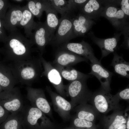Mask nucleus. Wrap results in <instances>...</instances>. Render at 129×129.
I'll return each mask as SVG.
<instances>
[{"label":"nucleus","instance_id":"nucleus-1","mask_svg":"<svg viewBox=\"0 0 129 129\" xmlns=\"http://www.w3.org/2000/svg\"><path fill=\"white\" fill-rule=\"evenodd\" d=\"M5 43L4 51L6 57L11 62L30 59L34 57L32 52L37 51L34 45L17 30L10 33Z\"/></svg>","mask_w":129,"mask_h":129},{"label":"nucleus","instance_id":"nucleus-2","mask_svg":"<svg viewBox=\"0 0 129 129\" xmlns=\"http://www.w3.org/2000/svg\"><path fill=\"white\" fill-rule=\"evenodd\" d=\"M11 62L9 66L18 83L30 86L41 77L43 69L39 55L38 57Z\"/></svg>","mask_w":129,"mask_h":129},{"label":"nucleus","instance_id":"nucleus-3","mask_svg":"<svg viewBox=\"0 0 129 129\" xmlns=\"http://www.w3.org/2000/svg\"><path fill=\"white\" fill-rule=\"evenodd\" d=\"M23 129H48L51 122L46 115L31 105H25L20 112Z\"/></svg>","mask_w":129,"mask_h":129},{"label":"nucleus","instance_id":"nucleus-4","mask_svg":"<svg viewBox=\"0 0 129 129\" xmlns=\"http://www.w3.org/2000/svg\"><path fill=\"white\" fill-rule=\"evenodd\" d=\"M120 100L110 91L102 88L93 93L90 102L99 114H105L112 111L121 110Z\"/></svg>","mask_w":129,"mask_h":129},{"label":"nucleus","instance_id":"nucleus-5","mask_svg":"<svg viewBox=\"0 0 129 129\" xmlns=\"http://www.w3.org/2000/svg\"><path fill=\"white\" fill-rule=\"evenodd\" d=\"M87 77L70 82L64 85L67 96L71 99L70 102L74 108L78 104L86 103L90 102L93 93L88 88L86 81Z\"/></svg>","mask_w":129,"mask_h":129},{"label":"nucleus","instance_id":"nucleus-6","mask_svg":"<svg viewBox=\"0 0 129 129\" xmlns=\"http://www.w3.org/2000/svg\"><path fill=\"white\" fill-rule=\"evenodd\" d=\"M72 15L68 12L59 19L56 33L50 43L53 46L57 48L75 38L73 31Z\"/></svg>","mask_w":129,"mask_h":129},{"label":"nucleus","instance_id":"nucleus-7","mask_svg":"<svg viewBox=\"0 0 129 129\" xmlns=\"http://www.w3.org/2000/svg\"><path fill=\"white\" fill-rule=\"evenodd\" d=\"M105 1L101 16L106 18L117 30L121 32L129 26L128 19L120 8L108 1Z\"/></svg>","mask_w":129,"mask_h":129},{"label":"nucleus","instance_id":"nucleus-8","mask_svg":"<svg viewBox=\"0 0 129 129\" xmlns=\"http://www.w3.org/2000/svg\"><path fill=\"white\" fill-rule=\"evenodd\" d=\"M0 104L11 113L20 112L24 106L19 88L14 87L2 91L0 94Z\"/></svg>","mask_w":129,"mask_h":129},{"label":"nucleus","instance_id":"nucleus-9","mask_svg":"<svg viewBox=\"0 0 129 129\" xmlns=\"http://www.w3.org/2000/svg\"><path fill=\"white\" fill-rule=\"evenodd\" d=\"M39 55L43 69L41 77L45 76L59 94L63 97H66L67 96L65 90L64 85L60 73L51 62L46 61L40 54Z\"/></svg>","mask_w":129,"mask_h":129},{"label":"nucleus","instance_id":"nucleus-10","mask_svg":"<svg viewBox=\"0 0 129 129\" xmlns=\"http://www.w3.org/2000/svg\"><path fill=\"white\" fill-rule=\"evenodd\" d=\"M26 89L27 98L30 101L31 105L39 109L46 115L53 118L51 106L46 98L43 90L30 86L27 87Z\"/></svg>","mask_w":129,"mask_h":129},{"label":"nucleus","instance_id":"nucleus-11","mask_svg":"<svg viewBox=\"0 0 129 129\" xmlns=\"http://www.w3.org/2000/svg\"><path fill=\"white\" fill-rule=\"evenodd\" d=\"M34 30L29 40L33 45L37 46V49L42 55L45 51L46 46L50 43L53 36L45 21L44 22H37Z\"/></svg>","mask_w":129,"mask_h":129},{"label":"nucleus","instance_id":"nucleus-12","mask_svg":"<svg viewBox=\"0 0 129 129\" xmlns=\"http://www.w3.org/2000/svg\"><path fill=\"white\" fill-rule=\"evenodd\" d=\"M88 60L72 52L59 48H57L55 58L52 62L53 65L63 67H71L82 61Z\"/></svg>","mask_w":129,"mask_h":129},{"label":"nucleus","instance_id":"nucleus-13","mask_svg":"<svg viewBox=\"0 0 129 129\" xmlns=\"http://www.w3.org/2000/svg\"><path fill=\"white\" fill-rule=\"evenodd\" d=\"M46 89L50 97L55 110L63 120L70 119V112L74 108L71 102L53 91L50 86H46Z\"/></svg>","mask_w":129,"mask_h":129},{"label":"nucleus","instance_id":"nucleus-14","mask_svg":"<svg viewBox=\"0 0 129 129\" xmlns=\"http://www.w3.org/2000/svg\"><path fill=\"white\" fill-rule=\"evenodd\" d=\"M57 48L68 50L90 60L91 63L98 62L91 46L84 40L80 43H70L63 44Z\"/></svg>","mask_w":129,"mask_h":129},{"label":"nucleus","instance_id":"nucleus-15","mask_svg":"<svg viewBox=\"0 0 129 129\" xmlns=\"http://www.w3.org/2000/svg\"><path fill=\"white\" fill-rule=\"evenodd\" d=\"M121 34L120 32L116 33L112 38L104 39L97 37L92 32L88 33V35L93 42L98 46L101 49L102 55L100 61L110 54L115 52L117 48L118 43Z\"/></svg>","mask_w":129,"mask_h":129},{"label":"nucleus","instance_id":"nucleus-16","mask_svg":"<svg viewBox=\"0 0 129 129\" xmlns=\"http://www.w3.org/2000/svg\"><path fill=\"white\" fill-rule=\"evenodd\" d=\"M2 20L4 26L10 32L17 30L16 27L19 26L22 15V7L19 5H11Z\"/></svg>","mask_w":129,"mask_h":129},{"label":"nucleus","instance_id":"nucleus-17","mask_svg":"<svg viewBox=\"0 0 129 129\" xmlns=\"http://www.w3.org/2000/svg\"><path fill=\"white\" fill-rule=\"evenodd\" d=\"M101 61H99L91 63V71L88 74L95 76L100 82L101 87L110 91L111 90L110 84L113 74L104 68L101 64Z\"/></svg>","mask_w":129,"mask_h":129},{"label":"nucleus","instance_id":"nucleus-18","mask_svg":"<svg viewBox=\"0 0 129 129\" xmlns=\"http://www.w3.org/2000/svg\"><path fill=\"white\" fill-rule=\"evenodd\" d=\"M72 22L75 38L84 36L95 24L94 20L80 13L72 15Z\"/></svg>","mask_w":129,"mask_h":129},{"label":"nucleus","instance_id":"nucleus-19","mask_svg":"<svg viewBox=\"0 0 129 129\" xmlns=\"http://www.w3.org/2000/svg\"><path fill=\"white\" fill-rule=\"evenodd\" d=\"M129 116L126 113L121 110L114 111L111 115L104 116L102 118L109 123L108 129H126V123Z\"/></svg>","mask_w":129,"mask_h":129},{"label":"nucleus","instance_id":"nucleus-20","mask_svg":"<svg viewBox=\"0 0 129 129\" xmlns=\"http://www.w3.org/2000/svg\"><path fill=\"white\" fill-rule=\"evenodd\" d=\"M18 83L9 66L0 64V86L2 90L12 89Z\"/></svg>","mask_w":129,"mask_h":129},{"label":"nucleus","instance_id":"nucleus-21","mask_svg":"<svg viewBox=\"0 0 129 129\" xmlns=\"http://www.w3.org/2000/svg\"><path fill=\"white\" fill-rule=\"evenodd\" d=\"M100 1L89 0L85 4L80 11L81 13L91 19L97 20L101 16L104 6Z\"/></svg>","mask_w":129,"mask_h":129},{"label":"nucleus","instance_id":"nucleus-22","mask_svg":"<svg viewBox=\"0 0 129 129\" xmlns=\"http://www.w3.org/2000/svg\"><path fill=\"white\" fill-rule=\"evenodd\" d=\"M22 7V15L19 26L24 28L26 36L30 38L32 34V31L35 29L37 22L34 21V16L29 10L26 5Z\"/></svg>","mask_w":129,"mask_h":129},{"label":"nucleus","instance_id":"nucleus-23","mask_svg":"<svg viewBox=\"0 0 129 129\" xmlns=\"http://www.w3.org/2000/svg\"><path fill=\"white\" fill-rule=\"evenodd\" d=\"M75 109L76 117L80 119L93 122L99 116L93 107L87 103L79 104Z\"/></svg>","mask_w":129,"mask_h":129},{"label":"nucleus","instance_id":"nucleus-24","mask_svg":"<svg viewBox=\"0 0 129 129\" xmlns=\"http://www.w3.org/2000/svg\"><path fill=\"white\" fill-rule=\"evenodd\" d=\"M113 54L111 65L113 67L114 72L122 77L129 78V62L124 59L122 55L119 56L116 52Z\"/></svg>","mask_w":129,"mask_h":129},{"label":"nucleus","instance_id":"nucleus-25","mask_svg":"<svg viewBox=\"0 0 129 129\" xmlns=\"http://www.w3.org/2000/svg\"><path fill=\"white\" fill-rule=\"evenodd\" d=\"M44 11L45 12L46 16V20L45 21L46 25L54 37L55 32L56 30L59 22L58 13L51 6L49 0Z\"/></svg>","mask_w":129,"mask_h":129},{"label":"nucleus","instance_id":"nucleus-26","mask_svg":"<svg viewBox=\"0 0 129 129\" xmlns=\"http://www.w3.org/2000/svg\"><path fill=\"white\" fill-rule=\"evenodd\" d=\"M53 66L58 71L62 77L70 82L87 77H90L89 75L82 73L71 67H63Z\"/></svg>","mask_w":129,"mask_h":129},{"label":"nucleus","instance_id":"nucleus-27","mask_svg":"<svg viewBox=\"0 0 129 129\" xmlns=\"http://www.w3.org/2000/svg\"><path fill=\"white\" fill-rule=\"evenodd\" d=\"M20 112L11 113L0 125V129H23Z\"/></svg>","mask_w":129,"mask_h":129},{"label":"nucleus","instance_id":"nucleus-28","mask_svg":"<svg viewBox=\"0 0 129 129\" xmlns=\"http://www.w3.org/2000/svg\"><path fill=\"white\" fill-rule=\"evenodd\" d=\"M26 5L33 15L40 19L48 2V0H27Z\"/></svg>","mask_w":129,"mask_h":129},{"label":"nucleus","instance_id":"nucleus-29","mask_svg":"<svg viewBox=\"0 0 129 129\" xmlns=\"http://www.w3.org/2000/svg\"><path fill=\"white\" fill-rule=\"evenodd\" d=\"M51 5L62 16L69 12L67 0H49Z\"/></svg>","mask_w":129,"mask_h":129},{"label":"nucleus","instance_id":"nucleus-30","mask_svg":"<svg viewBox=\"0 0 129 129\" xmlns=\"http://www.w3.org/2000/svg\"><path fill=\"white\" fill-rule=\"evenodd\" d=\"M87 0H67L69 12L73 14L75 11L79 10L80 12L88 1Z\"/></svg>","mask_w":129,"mask_h":129},{"label":"nucleus","instance_id":"nucleus-31","mask_svg":"<svg viewBox=\"0 0 129 129\" xmlns=\"http://www.w3.org/2000/svg\"><path fill=\"white\" fill-rule=\"evenodd\" d=\"M73 118L74 125L76 127L90 128L93 126V122L80 119L76 116Z\"/></svg>","mask_w":129,"mask_h":129},{"label":"nucleus","instance_id":"nucleus-32","mask_svg":"<svg viewBox=\"0 0 129 129\" xmlns=\"http://www.w3.org/2000/svg\"><path fill=\"white\" fill-rule=\"evenodd\" d=\"M116 4L120 6V9L128 19L129 16V0H117Z\"/></svg>","mask_w":129,"mask_h":129},{"label":"nucleus","instance_id":"nucleus-33","mask_svg":"<svg viewBox=\"0 0 129 129\" xmlns=\"http://www.w3.org/2000/svg\"><path fill=\"white\" fill-rule=\"evenodd\" d=\"M10 4L8 0H0V19H3L4 18L7 9Z\"/></svg>","mask_w":129,"mask_h":129},{"label":"nucleus","instance_id":"nucleus-34","mask_svg":"<svg viewBox=\"0 0 129 129\" xmlns=\"http://www.w3.org/2000/svg\"><path fill=\"white\" fill-rule=\"evenodd\" d=\"M119 100H129V88L128 87L115 95Z\"/></svg>","mask_w":129,"mask_h":129},{"label":"nucleus","instance_id":"nucleus-35","mask_svg":"<svg viewBox=\"0 0 129 129\" xmlns=\"http://www.w3.org/2000/svg\"><path fill=\"white\" fill-rule=\"evenodd\" d=\"M129 26H127L121 32L122 34L124 35V41L123 43V46L127 49H129Z\"/></svg>","mask_w":129,"mask_h":129},{"label":"nucleus","instance_id":"nucleus-36","mask_svg":"<svg viewBox=\"0 0 129 129\" xmlns=\"http://www.w3.org/2000/svg\"><path fill=\"white\" fill-rule=\"evenodd\" d=\"M9 113L0 104V125L6 119Z\"/></svg>","mask_w":129,"mask_h":129},{"label":"nucleus","instance_id":"nucleus-37","mask_svg":"<svg viewBox=\"0 0 129 129\" xmlns=\"http://www.w3.org/2000/svg\"><path fill=\"white\" fill-rule=\"evenodd\" d=\"M2 19H0V42H5L7 37L4 29Z\"/></svg>","mask_w":129,"mask_h":129},{"label":"nucleus","instance_id":"nucleus-38","mask_svg":"<svg viewBox=\"0 0 129 129\" xmlns=\"http://www.w3.org/2000/svg\"><path fill=\"white\" fill-rule=\"evenodd\" d=\"M126 128L127 129H129V116L127 119L126 123Z\"/></svg>","mask_w":129,"mask_h":129},{"label":"nucleus","instance_id":"nucleus-39","mask_svg":"<svg viewBox=\"0 0 129 129\" xmlns=\"http://www.w3.org/2000/svg\"><path fill=\"white\" fill-rule=\"evenodd\" d=\"M13 1H14L17 2H22L24 0H13Z\"/></svg>","mask_w":129,"mask_h":129},{"label":"nucleus","instance_id":"nucleus-40","mask_svg":"<svg viewBox=\"0 0 129 129\" xmlns=\"http://www.w3.org/2000/svg\"><path fill=\"white\" fill-rule=\"evenodd\" d=\"M2 89L1 86H0V94L1 93V92H2Z\"/></svg>","mask_w":129,"mask_h":129}]
</instances>
